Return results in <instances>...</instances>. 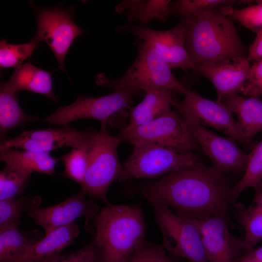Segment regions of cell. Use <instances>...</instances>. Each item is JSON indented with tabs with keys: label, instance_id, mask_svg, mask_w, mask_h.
Wrapping results in <instances>:
<instances>
[{
	"label": "cell",
	"instance_id": "cell-29",
	"mask_svg": "<svg viewBox=\"0 0 262 262\" xmlns=\"http://www.w3.org/2000/svg\"><path fill=\"white\" fill-rule=\"evenodd\" d=\"M39 42L35 36L32 38L30 42L21 44H9L6 40H0V68H16L22 65L25 59L32 56Z\"/></svg>",
	"mask_w": 262,
	"mask_h": 262
},
{
	"label": "cell",
	"instance_id": "cell-8",
	"mask_svg": "<svg viewBox=\"0 0 262 262\" xmlns=\"http://www.w3.org/2000/svg\"><path fill=\"white\" fill-rule=\"evenodd\" d=\"M132 151L123 165L120 182L147 179L168 174L199 160L192 152L180 153L156 144L145 142L131 144Z\"/></svg>",
	"mask_w": 262,
	"mask_h": 262
},
{
	"label": "cell",
	"instance_id": "cell-30",
	"mask_svg": "<svg viewBox=\"0 0 262 262\" xmlns=\"http://www.w3.org/2000/svg\"><path fill=\"white\" fill-rule=\"evenodd\" d=\"M90 139L82 146L72 148L70 152L62 157L66 174L81 186L89 166Z\"/></svg>",
	"mask_w": 262,
	"mask_h": 262
},
{
	"label": "cell",
	"instance_id": "cell-6",
	"mask_svg": "<svg viewBox=\"0 0 262 262\" xmlns=\"http://www.w3.org/2000/svg\"><path fill=\"white\" fill-rule=\"evenodd\" d=\"M123 127L117 135L120 143L145 142L180 153H188L200 149L186 121L178 111H170L142 125Z\"/></svg>",
	"mask_w": 262,
	"mask_h": 262
},
{
	"label": "cell",
	"instance_id": "cell-26",
	"mask_svg": "<svg viewBox=\"0 0 262 262\" xmlns=\"http://www.w3.org/2000/svg\"><path fill=\"white\" fill-rule=\"evenodd\" d=\"M233 205L234 217L245 230L244 245L246 252L251 251L262 240V211L254 204L248 208L240 203Z\"/></svg>",
	"mask_w": 262,
	"mask_h": 262
},
{
	"label": "cell",
	"instance_id": "cell-13",
	"mask_svg": "<svg viewBox=\"0 0 262 262\" xmlns=\"http://www.w3.org/2000/svg\"><path fill=\"white\" fill-rule=\"evenodd\" d=\"M190 218L201 234L208 262H235L246 252L244 239L229 231V218L221 216Z\"/></svg>",
	"mask_w": 262,
	"mask_h": 262
},
{
	"label": "cell",
	"instance_id": "cell-37",
	"mask_svg": "<svg viewBox=\"0 0 262 262\" xmlns=\"http://www.w3.org/2000/svg\"><path fill=\"white\" fill-rule=\"evenodd\" d=\"M262 59V31L256 33V36L251 44L247 60L259 61Z\"/></svg>",
	"mask_w": 262,
	"mask_h": 262
},
{
	"label": "cell",
	"instance_id": "cell-25",
	"mask_svg": "<svg viewBox=\"0 0 262 262\" xmlns=\"http://www.w3.org/2000/svg\"><path fill=\"white\" fill-rule=\"evenodd\" d=\"M37 120V117L24 113L19 105L16 94L0 89V136L1 140L5 138V135L10 130Z\"/></svg>",
	"mask_w": 262,
	"mask_h": 262
},
{
	"label": "cell",
	"instance_id": "cell-20",
	"mask_svg": "<svg viewBox=\"0 0 262 262\" xmlns=\"http://www.w3.org/2000/svg\"><path fill=\"white\" fill-rule=\"evenodd\" d=\"M220 103L237 115L244 135L251 143L254 137L262 131V101L258 98H246L233 93L224 96Z\"/></svg>",
	"mask_w": 262,
	"mask_h": 262
},
{
	"label": "cell",
	"instance_id": "cell-4",
	"mask_svg": "<svg viewBox=\"0 0 262 262\" xmlns=\"http://www.w3.org/2000/svg\"><path fill=\"white\" fill-rule=\"evenodd\" d=\"M137 55L131 67L121 77L110 79L103 73L96 76L97 85L114 90L131 89L137 91L146 89H171L183 94L187 89L172 74L165 60L150 44L136 41Z\"/></svg>",
	"mask_w": 262,
	"mask_h": 262
},
{
	"label": "cell",
	"instance_id": "cell-23",
	"mask_svg": "<svg viewBox=\"0 0 262 262\" xmlns=\"http://www.w3.org/2000/svg\"><path fill=\"white\" fill-rule=\"evenodd\" d=\"M169 0H123L115 7L119 14L127 12L130 22L137 20L147 23L154 19L164 22L172 14Z\"/></svg>",
	"mask_w": 262,
	"mask_h": 262
},
{
	"label": "cell",
	"instance_id": "cell-11",
	"mask_svg": "<svg viewBox=\"0 0 262 262\" xmlns=\"http://www.w3.org/2000/svg\"><path fill=\"white\" fill-rule=\"evenodd\" d=\"M177 109L186 121L194 139L210 159L212 167L223 173H239L245 171L248 154L232 140L204 127L190 112L180 108Z\"/></svg>",
	"mask_w": 262,
	"mask_h": 262
},
{
	"label": "cell",
	"instance_id": "cell-18",
	"mask_svg": "<svg viewBox=\"0 0 262 262\" xmlns=\"http://www.w3.org/2000/svg\"><path fill=\"white\" fill-rule=\"evenodd\" d=\"M80 233L75 222L56 229L28 247L14 262H40L59 254Z\"/></svg>",
	"mask_w": 262,
	"mask_h": 262
},
{
	"label": "cell",
	"instance_id": "cell-27",
	"mask_svg": "<svg viewBox=\"0 0 262 262\" xmlns=\"http://www.w3.org/2000/svg\"><path fill=\"white\" fill-rule=\"evenodd\" d=\"M262 187V140L248 154L246 166L243 177L231 188L233 205L242 192L247 188L256 190Z\"/></svg>",
	"mask_w": 262,
	"mask_h": 262
},
{
	"label": "cell",
	"instance_id": "cell-16",
	"mask_svg": "<svg viewBox=\"0 0 262 262\" xmlns=\"http://www.w3.org/2000/svg\"><path fill=\"white\" fill-rule=\"evenodd\" d=\"M82 191L56 205L38 208L28 213V216L45 230V235L54 230L74 222L79 217L94 219L100 211L93 200L87 198Z\"/></svg>",
	"mask_w": 262,
	"mask_h": 262
},
{
	"label": "cell",
	"instance_id": "cell-15",
	"mask_svg": "<svg viewBox=\"0 0 262 262\" xmlns=\"http://www.w3.org/2000/svg\"><path fill=\"white\" fill-rule=\"evenodd\" d=\"M183 95V100L177 99L175 107L190 112L202 124L210 126L243 144H249L232 113L223 104L188 89Z\"/></svg>",
	"mask_w": 262,
	"mask_h": 262
},
{
	"label": "cell",
	"instance_id": "cell-7",
	"mask_svg": "<svg viewBox=\"0 0 262 262\" xmlns=\"http://www.w3.org/2000/svg\"><path fill=\"white\" fill-rule=\"evenodd\" d=\"M150 203L161 231L164 249L190 262H208L201 234L193 221L174 213L165 205Z\"/></svg>",
	"mask_w": 262,
	"mask_h": 262
},
{
	"label": "cell",
	"instance_id": "cell-9",
	"mask_svg": "<svg viewBox=\"0 0 262 262\" xmlns=\"http://www.w3.org/2000/svg\"><path fill=\"white\" fill-rule=\"evenodd\" d=\"M29 3L37 18L35 36L47 44L60 68L67 75L65 66L66 55L74 40L84 32L73 20L75 8L69 7L65 9L60 6L46 8L37 6L32 1Z\"/></svg>",
	"mask_w": 262,
	"mask_h": 262
},
{
	"label": "cell",
	"instance_id": "cell-24",
	"mask_svg": "<svg viewBox=\"0 0 262 262\" xmlns=\"http://www.w3.org/2000/svg\"><path fill=\"white\" fill-rule=\"evenodd\" d=\"M38 241L31 233L20 231L16 225L0 229V262H14Z\"/></svg>",
	"mask_w": 262,
	"mask_h": 262
},
{
	"label": "cell",
	"instance_id": "cell-17",
	"mask_svg": "<svg viewBox=\"0 0 262 262\" xmlns=\"http://www.w3.org/2000/svg\"><path fill=\"white\" fill-rule=\"evenodd\" d=\"M250 67L246 58L233 57L200 63L194 70L213 83L217 94L216 101L220 103L224 96L239 91L248 77Z\"/></svg>",
	"mask_w": 262,
	"mask_h": 262
},
{
	"label": "cell",
	"instance_id": "cell-10",
	"mask_svg": "<svg viewBox=\"0 0 262 262\" xmlns=\"http://www.w3.org/2000/svg\"><path fill=\"white\" fill-rule=\"evenodd\" d=\"M139 91L131 89L114 90L112 94L98 97H87L79 94L72 103L60 107L45 120L52 125L66 126L83 118L95 119L107 123L109 118L132 103V98Z\"/></svg>",
	"mask_w": 262,
	"mask_h": 262
},
{
	"label": "cell",
	"instance_id": "cell-40",
	"mask_svg": "<svg viewBox=\"0 0 262 262\" xmlns=\"http://www.w3.org/2000/svg\"><path fill=\"white\" fill-rule=\"evenodd\" d=\"M255 2L256 4H262V0H255Z\"/></svg>",
	"mask_w": 262,
	"mask_h": 262
},
{
	"label": "cell",
	"instance_id": "cell-2",
	"mask_svg": "<svg viewBox=\"0 0 262 262\" xmlns=\"http://www.w3.org/2000/svg\"><path fill=\"white\" fill-rule=\"evenodd\" d=\"M94 219L92 241L100 262H127L145 241L146 223L138 205L109 203Z\"/></svg>",
	"mask_w": 262,
	"mask_h": 262
},
{
	"label": "cell",
	"instance_id": "cell-32",
	"mask_svg": "<svg viewBox=\"0 0 262 262\" xmlns=\"http://www.w3.org/2000/svg\"><path fill=\"white\" fill-rule=\"evenodd\" d=\"M236 3H239V0H178L171 2L170 7L172 14L176 15L181 19L206 9H214L222 5L231 6Z\"/></svg>",
	"mask_w": 262,
	"mask_h": 262
},
{
	"label": "cell",
	"instance_id": "cell-39",
	"mask_svg": "<svg viewBox=\"0 0 262 262\" xmlns=\"http://www.w3.org/2000/svg\"><path fill=\"white\" fill-rule=\"evenodd\" d=\"M253 203L257 206L262 211V187L255 190V196Z\"/></svg>",
	"mask_w": 262,
	"mask_h": 262
},
{
	"label": "cell",
	"instance_id": "cell-14",
	"mask_svg": "<svg viewBox=\"0 0 262 262\" xmlns=\"http://www.w3.org/2000/svg\"><path fill=\"white\" fill-rule=\"evenodd\" d=\"M94 131L92 128L80 131L67 127L24 131L16 137L1 140L0 149L12 147L49 153L62 147H79L89 141Z\"/></svg>",
	"mask_w": 262,
	"mask_h": 262
},
{
	"label": "cell",
	"instance_id": "cell-21",
	"mask_svg": "<svg viewBox=\"0 0 262 262\" xmlns=\"http://www.w3.org/2000/svg\"><path fill=\"white\" fill-rule=\"evenodd\" d=\"M144 91L143 100L130 109L128 126L144 124L168 113L177 99V91L173 90L148 88Z\"/></svg>",
	"mask_w": 262,
	"mask_h": 262
},
{
	"label": "cell",
	"instance_id": "cell-34",
	"mask_svg": "<svg viewBox=\"0 0 262 262\" xmlns=\"http://www.w3.org/2000/svg\"><path fill=\"white\" fill-rule=\"evenodd\" d=\"M127 262H175L163 247L145 241Z\"/></svg>",
	"mask_w": 262,
	"mask_h": 262
},
{
	"label": "cell",
	"instance_id": "cell-3",
	"mask_svg": "<svg viewBox=\"0 0 262 262\" xmlns=\"http://www.w3.org/2000/svg\"><path fill=\"white\" fill-rule=\"evenodd\" d=\"M180 21L187 30L185 49L194 67L200 63L216 59L233 57L247 58L231 18L218 11L206 9Z\"/></svg>",
	"mask_w": 262,
	"mask_h": 262
},
{
	"label": "cell",
	"instance_id": "cell-35",
	"mask_svg": "<svg viewBox=\"0 0 262 262\" xmlns=\"http://www.w3.org/2000/svg\"><path fill=\"white\" fill-rule=\"evenodd\" d=\"M40 262H100L98 249L93 241L79 250L58 254Z\"/></svg>",
	"mask_w": 262,
	"mask_h": 262
},
{
	"label": "cell",
	"instance_id": "cell-33",
	"mask_svg": "<svg viewBox=\"0 0 262 262\" xmlns=\"http://www.w3.org/2000/svg\"><path fill=\"white\" fill-rule=\"evenodd\" d=\"M28 178L5 165L0 173V200L15 198L22 192Z\"/></svg>",
	"mask_w": 262,
	"mask_h": 262
},
{
	"label": "cell",
	"instance_id": "cell-38",
	"mask_svg": "<svg viewBox=\"0 0 262 262\" xmlns=\"http://www.w3.org/2000/svg\"><path fill=\"white\" fill-rule=\"evenodd\" d=\"M235 262H262V246L246 252Z\"/></svg>",
	"mask_w": 262,
	"mask_h": 262
},
{
	"label": "cell",
	"instance_id": "cell-5",
	"mask_svg": "<svg viewBox=\"0 0 262 262\" xmlns=\"http://www.w3.org/2000/svg\"><path fill=\"white\" fill-rule=\"evenodd\" d=\"M107 123H101L99 131H95L90 140L89 166L81 191L86 195L99 199L107 204V194L112 183L120 176L123 165L117 154L120 143L118 136H113Z\"/></svg>",
	"mask_w": 262,
	"mask_h": 262
},
{
	"label": "cell",
	"instance_id": "cell-12",
	"mask_svg": "<svg viewBox=\"0 0 262 262\" xmlns=\"http://www.w3.org/2000/svg\"><path fill=\"white\" fill-rule=\"evenodd\" d=\"M118 32H127L141 41L146 42L162 55L170 69L180 68L184 70L195 67L185 49L187 30L180 21L172 28L164 31L152 29L144 25H120Z\"/></svg>",
	"mask_w": 262,
	"mask_h": 262
},
{
	"label": "cell",
	"instance_id": "cell-36",
	"mask_svg": "<svg viewBox=\"0 0 262 262\" xmlns=\"http://www.w3.org/2000/svg\"><path fill=\"white\" fill-rule=\"evenodd\" d=\"M239 92L249 97L258 98L262 95V59L250 67L248 77Z\"/></svg>",
	"mask_w": 262,
	"mask_h": 262
},
{
	"label": "cell",
	"instance_id": "cell-22",
	"mask_svg": "<svg viewBox=\"0 0 262 262\" xmlns=\"http://www.w3.org/2000/svg\"><path fill=\"white\" fill-rule=\"evenodd\" d=\"M0 159L8 166L29 178L33 171L51 175L54 172L57 158L48 152L24 150L12 147L0 149Z\"/></svg>",
	"mask_w": 262,
	"mask_h": 262
},
{
	"label": "cell",
	"instance_id": "cell-28",
	"mask_svg": "<svg viewBox=\"0 0 262 262\" xmlns=\"http://www.w3.org/2000/svg\"><path fill=\"white\" fill-rule=\"evenodd\" d=\"M41 203V198L39 196L0 200V229L18 225L22 213L27 211L29 213L39 208Z\"/></svg>",
	"mask_w": 262,
	"mask_h": 262
},
{
	"label": "cell",
	"instance_id": "cell-1",
	"mask_svg": "<svg viewBox=\"0 0 262 262\" xmlns=\"http://www.w3.org/2000/svg\"><path fill=\"white\" fill-rule=\"evenodd\" d=\"M232 186L224 173L199 160L158 180L139 185L137 190L150 203L165 205L182 216L229 218V208L233 205Z\"/></svg>",
	"mask_w": 262,
	"mask_h": 262
},
{
	"label": "cell",
	"instance_id": "cell-31",
	"mask_svg": "<svg viewBox=\"0 0 262 262\" xmlns=\"http://www.w3.org/2000/svg\"><path fill=\"white\" fill-rule=\"evenodd\" d=\"M218 8L221 14L237 20L256 33L262 31V4L249 5L240 9L226 5L220 6Z\"/></svg>",
	"mask_w": 262,
	"mask_h": 262
},
{
	"label": "cell",
	"instance_id": "cell-19",
	"mask_svg": "<svg viewBox=\"0 0 262 262\" xmlns=\"http://www.w3.org/2000/svg\"><path fill=\"white\" fill-rule=\"evenodd\" d=\"M51 73L36 67L28 61L16 67L9 80L0 84V89L15 94L20 90H26L44 95L56 101Z\"/></svg>",
	"mask_w": 262,
	"mask_h": 262
}]
</instances>
